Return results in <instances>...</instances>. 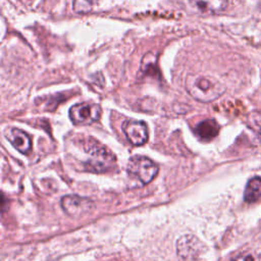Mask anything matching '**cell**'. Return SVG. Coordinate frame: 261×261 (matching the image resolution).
<instances>
[{
	"label": "cell",
	"instance_id": "8fae6325",
	"mask_svg": "<svg viewBox=\"0 0 261 261\" xmlns=\"http://www.w3.org/2000/svg\"><path fill=\"white\" fill-rule=\"evenodd\" d=\"M261 198V177L253 176L251 177L244 191V200L247 203L256 202Z\"/></svg>",
	"mask_w": 261,
	"mask_h": 261
},
{
	"label": "cell",
	"instance_id": "5b68a950",
	"mask_svg": "<svg viewBox=\"0 0 261 261\" xmlns=\"http://www.w3.org/2000/svg\"><path fill=\"white\" fill-rule=\"evenodd\" d=\"M101 113L100 105L92 102H83L70 107L69 118L76 125H89L97 121Z\"/></svg>",
	"mask_w": 261,
	"mask_h": 261
},
{
	"label": "cell",
	"instance_id": "4fadbf2b",
	"mask_svg": "<svg viewBox=\"0 0 261 261\" xmlns=\"http://www.w3.org/2000/svg\"><path fill=\"white\" fill-rule=\"evenodd\" d=\"M98 0H73V10L77 13H87L91 11Z\"/></svg>",
	"mask_w": 261,
	"mask_h": 261
},
{
	"label": "cell",
	"instance_id": "8992f818",
	"mask_svg": "<svg viewBox=\"0 0 261 261\" xmlns=\"http://www.w3.org/2000/svg\"><path fill=\"white\" fill-rule=\"evenodd\" d=\"M94 202L89 198L77 195H67L61 199L63 211L71 218H81L94 209Z\"/></svg>",
	"mask_w": 261,
	"mask_h": 261
},
{
	"label": "cell",
	"instance_id": "ba28073f",
	"mask_svg": "<svg viewBox=\"0 0 261 261\" xmlns=\"http://www.w3.org/2000/svg\"><path fill=\"white\" fill-rule=\"evenodd\" d=\"M4 134L6 139L17 151L22 154L30 152L32 148V141L27 133L16 127H7Z\"/></svg>",
	"mask_w": 261,
	"mask_h": 261
},
{
	"label": "cell",
	"instance_id": "3957f363",
	"mask_svg": "<svg viewBox=\"0 0 261 261\" xmlns=\"http://www.w3.org/2000/svg\"><path fill=\"white\" fill-rule=\"evenodd\" d=\"M126 170L128 174L136 176L143 185H147L157 175L158 166L151 159L145 156L136 155L128 160Z\"/></svg>",
	"mask_w": 261,
	"mask_h": 261
},
{
	"label": "cell",
	"instance_id": "6da1fadb",
	"mask_svg": "<svg viewBox=\"0 0 261 261\" xmlns=\"http://www.w3.org/2000/svg\"><path fill=\"white\" fill-rule=\"evenodd\" d=\"M186 89L195 100L205 103L216 100L225 91V87L217 81L198 74L187 76Z\"/></svg>",
	"mask_w": 261,
	"mask_h": 261
},
{
	"label": "cell",
	"instance_id": "277c9868",
	"mask_svg": "<svg viewBox=\"0 0 261 261\" xmlns=\"http://www.w3.org/2000/svg\"><path fill=\"white\" fill-rule=\"evenodd\" d=\"M189 13L197 15L217 14L226 9L228 0H177Z\"/></svg>",
	"mask_w": 261,
	"mask_h": 261
},
{
	"label": "cell",
	"instance_id": "7c38bea8",
	"mask_svg": "<svg viewBox=\"0 0 261 261\" xmlns=\"http://www.w3.org/2000/svg\"><path fill=\"white\" fill-rule=\"evenodd\" d=\"M141 72L144 74H152L158 72L157 68V56L153 52H148L142 58Z\"/></svg>",
	"mask_w": 261,
	"mask_h": 261
},
{
	"label": "cell",
	"instance_id": "30bf717a",
	"mask_svg": "<svg viewBox=\"0 0 261 261\" xmlns=\"http://www.w3.org/2000/svg\"><path fill=\"white\" fill-rule=\"evenodd\" d=\"M198 240L193 236H184L177 240L176 251L182 258H191L198 251Z\"/></svg>",
	"mask_w": 261,
	"mask_h": 261
},
{
	"label": "cell",
	"instance_id": "9a60e30c",
	"mask_svg": "<svg viewBox=\"0 0 261 261\" xmlns=\"http://www.w3.org/2000/svg\"><path fill=\"white\" fill-rule=\"evenodd\" d=\"M259 6H260V9H261V0H260V4H259Z\"/></svg>",
	"mask_w": 261,
	"mask_h": 261
},
{
	"label": "cell",
	"instance_id": "7a4b0ae2",
	"mask_svg": "<svg viewBox=\"0 0 261 261\" xmlns=\"http://www.w3.org/2000/svg\"><path fill=\"white\" fill-rule=\"evenodd\" d=\"M85 152L89 154V160L85 163L87 170L104 172L115 162V156L101 143L89 138L84 144Z\"/></svg>",
	"mask_w": 261,
	"mask_h": 261
},
{
	"label": "cell",
	"instance_id": "9c48e42d",
	"mask_svg": "<svg viewBox=\"0 0 261 261\" xmlns=\"http://www.w3.org/2000/svg\"><path fill=\"white\" fill-rule=\"evenodd\" d=\"M196 135L203 141H211L219 133V125L214 119H205L195 127Z\"/></svg>",
	"mask_w": 261,
	"mask_h": 261
},
{
	"label": "cell",
	"instance_id": "5bb4252c",
	"mask_svg": "<svg viewBox=\"0 0 261 261\" xmlns=\"http://www.w3.org/2000/svg\"><path fill=\"white\" fill-rule=\"evenodd\" d=\"M232 261H254V257L249 253H242L233 258Z\"/></svg>",
	"mask_w": 261,
	"mask_h": 261
},
{
	"label": "cell",
	"instance_id": "52a82bcc",
	"mask_svg": "<svg viewBox=\"0 0 261 261\" xmlns=\"http://www.w3.org/2000/svg\"><path fill=\"white\" fill-rule=\"evenodd\" d=\"M122 130L127 141L135 146L144 145L148 141V128L144 121L127 119L122 123Z\"/></svg>",
	"mask_w": 261,
	"mask_h": 261
}]
</instances>
